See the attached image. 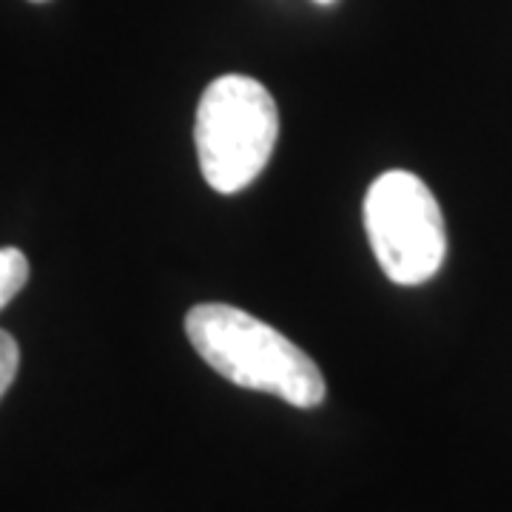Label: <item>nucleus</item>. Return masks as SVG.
Returning <instances> with one entry per match:
<instances>
[{"instance_id":"obj_3","label":"nucleus","mask_w":512,"mask_h":512,"mask_svg":"<svg viewBox=\"0 0 512 512\" xmlns=\"http://www.w3.org/2000/svg\"><path fill=\"white\" fill-rule=\"evenodd\" d=\"M365 228L373 256L396 285H421L447 256L444 217L430 188L410 171H387L367 188Z\"/></svg>"},{"instance_id":"obj_6","label":"nucleus","mask_w":512,"mask_h":512,"mask_svg":"<svg viewBox=\"0 0 512 512\" xmlns=\"http://www.w3.org/2000/svg\"><path fill=\"white\" fill-rule=\"evenodd\" d=\"M316 3H322V6H325V3H333V0H316Z\"/></svg>"},{"instance_id":"obj_5","label":"nucleus","mask_w":512,"mask_h":512,"mask_svg":"<svg viewBox=\"0 0 512 512\" xmlns=\"http://www.w3.org/2000/svg\"><path fill=\"white\" fill-rule=\"evenodd\" d=\"M20 367V348L12 333L0 330V399L6 396V390L12 387Z\"/></svg>"},{"instance_id":"obj_1","label":"nucleus","mask_w":512,"mask_h":512,"mask_svg":"<svg viewBox=\"0 0 512 512\" xmlns=\"http://www.w3.org/2000/svg\"><path fill=\"white\" fill-rule=\"evenodd\" d=\"M185 333L202 362L228 382L279 396L293 407L325 402L328 387L319 365L288 336L251 313L205 302L188 311Z\"/></svg>"},{"instance_id":"obj_7","label":"nucleus","mask_w":512,"mask_h":512,"mask_svg":"<svg viewBox=\"0 0 512 512\" xmlns=\"http://www.w3.org/2000/svg\"><path fill=\"white\" fill-rule=\"evenodd\" d=\"M32 3H46V0H32Z\"/></svg>"},{"instance_id":"obj_2","label":"nucleus","mask_w":512,"mask_h":512,"mask_svg":"<svg viewBox=\"0 0 512 512\" xmlns=\"http://www.w3.org/2000/svg\"><path fill=\"white\" fill-rule=\"evenodd\" d=\"M279 140L271 92L245 74H222L200 97L194 143L205 183L237 194L265 171Z\"/></svg>"},{"instance_id":"obj_4","label":"nucleus","mask_w":512,"mask_h":512,"mask_svg":"<svg viewBox=\"0 0 512 512\" xmlns=\"http://www.w3.org/2000/svg\"><path fill=\"white\" fill-rule=\"evenodd\" d=\"M29 282V259L18 248H0V311Z\"/></svg>"}]
</instances>
